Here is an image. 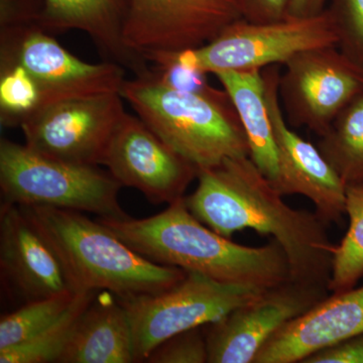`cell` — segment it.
<instances>
[{
	"mask_svg": "<svg viewBox=\"0 0 363 363\" xmlns=\"http://www.w3.org/2000/svg\"><path fill=\"white\" fill-rule=\"evenodd\" d=\"M121 94L150 130L198 171L250 156L245 128L226 91L208 96L173 89L150 69L126 79Z\"/></svg>",
	"mask_w": 363,
	"mask_h": 363,
	"instance_id": "277c9868",
	"label": "cell"
},
{
	"mask_svg": "<svg viewBox=\"0 0 363 363\" xmlns=\"http://www.w3.org/2000/svg\"><path fill=\"white\" fill-rule=\"evenodd\" d=\"M128 1L124 42L143 59L150 52L202 47L242 18L235 0Z\"/></svg>",
	"mask_w": 363,
	"mask_h": 363,
	"instance_id": "7c38bea8",
	"label": "cell"
},
{
	"mask_svg": "<svg viewBox=\"0 0 363 363\" xmlns=\"http://www.w3.org/2000/svg\"><path fill=\"white\" fill-rule=\"evenodd\" d=\"M363 333V286L332 293L286 324L255 363H301L317 351Z\"/></svg>",
	"mask_w": 363,
	"mask_h": 363,
	"instance_id": "2e32d148",
	"label": "cell"
},
{
	"mask_svg": "<svg viewBox=\"0 0 363 363\" xmlns=\"http://www.w3.org/2000/svg\"><path fill=\"white\" fill-rule=\"evenodd\" d=\"M301 363H363V333L317 351Z\"/></svg>",
	"mask_w": 363,
	"mask_h": 363,
	"instance_id": "83f0119b",
	"label": "cell"
},
{
	"mask_svg": "<svg viewBox=\"0 0 363 363\" xmlns=\"http://www.w3.org/2000/svg\"><path fill=\"white\" fill-rule=\"evenodd\" d=\"M214 75L240 116L247 136L250 159L272 183L278 174V155L262 70L220 71Z\"/></svg>",
	"mask_w": 363,
	"mask_h": 363,
	"instance_id": "d6986e66",
	"label": "cell"
},
{
	"mask_svg": "<svg viewBox=\"0 0 363 363\" xmlns=\"http://www.w3.org/2000/svg\"><path fill=\"white\" fill-rule=\"evenodd\" d=\"M326 286L288 281L207 325L208 363H255L286 324L328 296Z\"/></svg>",
	"mask_w": 363,
	"mask_h": 363,
	"instance_id": "8fae6325",
	"label": "cell"
},
{
	"mask_svg": "<svg viewBox=\"0 0 363 363\" xmlns=\"http://www.w3.org/2000/svg\"><path fill=\"white\" fill-rule=\"evenodd\" d=\"M330 0H291L289 16L307 18L323 13Z\"/></svg>",
	"mask_w": 363,
	"mask_h": 363,
	"instance_id": "f546056e",
	"label": "cell"
},
{
	"mask_svg": "<svg viewBox=\"0 0 363 363\" xmlns=\"http://www.w3.org/2000/svg\"><path fill=\"white\" fill-rule=\"evenodd\" d=\"M198 185L185 197L191 213L226 238L252 229L283 247L292 281L328 289L333 243L316 212L289 206L250 157L226 159L198 171Z\"/></svg>",
	"mask_w": 363,
	"mask_h": 363,
	"instance_id": "6da1fadb",
	"label": "cell"
},
{
	"mask_svg": "<svg viewBox=\"0 0 363 363\" xmlns=\"http://www.w3.org/2000/svg\"><path fill=\"white\" fill-rule=\"evenodd\" d=\"M266 290L229 285L187 272L181 281L161 293L118 298L130 317L135 362H145L150 353L172 336L214 323Z\"/></svg>",
	"mask_w": 363,
	"mask_h": 363,
	"instance_id": "8992f818",
	"label": "cell"
},
{
	"mask_svg": "<svg viewBox=\"0 0 363 363\" xmlns=\"http://www.w3.org/2000/svg\"><path fill=\"white\" fill-rule=\"evenodd\" d=\"M96 293L85 291L56 323L20 345L0 350V363L57 362L70 338L76 320Z\"/></svg>",
	"mask_w": 363,
	"mask_h": 363,
	"instance_id": "603a6c76",
	"label": "cell"
},
{
	"mask_svg": "<svg viewBox=\"0 0 363 363\" xmlns=\"http://www.w3.org/2000/svg\"><path fill=\"white\" fill-rule=\"evenodd\" d=\"M7 65L23 67L33 76L42 93V107L71 98L121 93L126 80L123 66L111 61L86 63L39 25L0 30V66Z\"/></svg>",
	"mask_w": 363,
	"mask_h": 363,
	"instance_id": "ba28073f",
	"label": "cell"
},
{
	"mask_svg": "<svg viewBox=\"0 0 363 363\" xmlns=\"http://www.w3.org/2000/svg\"><path fill=\"white\" fill-rule=\"evenodd\" d=\"M136 252L162 266L197 272L229 285L271 289L291 281L283 247L272 238L259 247L224 238L191 213L185 197L147 218H98Z\"/></svg>",
	"mask_w": 363,
	"mask_h": 363,
	"instance_id": "7a4b0ae2",
	"label": "cell"
},
{
	"mask_svg": "<svg viewBox=\"0 0 363 363\" xmlns=\"http://www.w3.org/2000/svg\"><path fill=\"white\" fill-rule=\"evenodd\" d=\"M79 292L62 294L25 303L0 320V350L30 340L64 316L80 297Z\"/></svg>",
	"mask_w": 363,
	"mask_h": 363,
	"instance_id": "7402d4cb",
	"label": "cell"
},
{
	"mask_svg": "<svg viewBox=\"0 0 363 363\" xmlns=\"http://www.w3.org/2000/svg\"><path fill=\"white\" fill-rule=\"evenodd\" d=\"M101 166L121 187L136 189L154 204L181 198L198 169L169 147L140 117L125 113L114 130Z\"/></svg>",
	"mask_w": 363,
	"mask_h": 363,
	"instance_id": "4fadbf2b",
	"label": "cell"
},
{
	"mask_svg": "<svg viewBox=\"0 0 363 363\" xmlns=\"http://www.w3.org/2000/svg\"><path fill=\"white\" fill-rule=\"evenodd\" d=\"M121 184L98 166L71 164L43 156L6 138L0 142V189L4 202L45 206L123 219Z\"/></svg>",
	"mask_w": 363,
	"mask_h": 363,
	"instance_id": "5b68a950",
	"label": "cell"
},
{
	"mask_svg": "<svg viewBox=\"0 0 363 363\" xmlns=\"http://www.w3.org/2000/svg\"><path fill=\"white\" fill-rule=\"evenodd\" d=\"M42 107V93L33 76L20 65L0 66V123L21 126Z\"/></svg>",
	"mask_w": 363,
	"mask_h": 363,
	"instance_id": "cb8c5ba5",
	"label": "cell"
},
{
	"mask_svg": "<svg viewBox=\"0 0 363 363\" xmlns=\"http://www.w3.org/2000/svg\"><path fill=\"white\" fill-rule=\"evenodd\" d=\"M57 362H135L130 317L116 296L107 291L94 296L76 320Z\"/></svg>",
	"mask_w": 363,
	"mask_h": 363,
	"instance_id": "ac0fdd59",
	"label": "cell"
},
{
	"mask_svg": "<svg viewBox=\"0 0 363 363\" xmlns=\"http://www.w3.org/2000/svg\"><path fill=\"white\" fill-rule=\"evenodd\" d=\"M121 93L71 98L45 105L21 124L26 147L51 159L100 166L125 113Z\"/></svg>",
	"mask_w": 363,
	"mask_h": 363,
	"instance_id": "9c48e42d",
	"label": "cell"
},
{
	"mask_svg": "<svg viewBox=\"0 0 363 363\" xmlns=\"http://www.w3.org/2000/svg\"><path fill=\"white\" fill-rule=\"evenodd\" d=\"M1 278L25 303L79 292L47 238L18 205L0 207Z\"/></svg>",
	"mask_w": 363,
	"mask_h": 363,
	"instance_id": "9a60e30c",
	"label": "cell"
},
{
	"mask_svg": "<svg viewBox=\"0 0 363 363\" xmlns=\"http://www.w3.org/2000/svg\"><path fill=\"white\" fill-rule=\"evenodd\" d=\"M145 362L206 363L207 342L202 327L181 332L167 339L150 353Z\"/></svg>",
	"mask_w": 363,
	"mask_h": 363,
	"instance_id": "484cf974",
	"label": "cell"
},
{
	"mask_svg": "<svg viewBox=\"0 0 363 363\" xmlns=\"http://www.w3.org/2000/svg\"><path fill=\"white\" fill-rule=\"evenodd\" d=\"M262 75L278 155V174L272 186L283 196H305L325 223H340L346 215L345 184L317 147L289 128L279 101V65L267 67Z\"/></svg>",
	"mask_w": 363,
	"mask_h": 363,
	"instance_id": "5bb4252c",
	"label": "cell"
},
{
	"mask_svg": "<svg viewBox=\"0 0 363 363\" xmlns=\"http://www.w3.org/2000/svg\"><path fill=\"white\" fill-rule=\"evenodd\" d=\"M337 35V48L363 69V0H330L326 7Z\"/></svg>",
	"mask_w": 363,
	"mask_h": 363,
	"instance_id": "d4e9b609",
	"label": "cell"
},
{
	"mask_svg": "<svg viewBox=\"0 0 363 363\" xmlns=\"http://www.w3.org/2000/svg\"><path fill=\"white\" fill-rule=\"evenodd\" d=\"M20 207L54 248L78 291H107L128 300L168 290L187 274L145 259L83 212Z\"/></svg>",
	"mask_w": 363,
	"mask_h": 363,
	"instance_id": "3957f363",
	"label": "cell"
},
{
	"mask_svg": "<svg viewBox=\"0 0 363 363\" xmlns=\"http://www.w3.org/2000/svg\"><path fill=\"white\" fill-rule=\"evenodd\" d=\"M346 215L350 219L347 231L333 247L328 284L331 293L354 288L363 278V182L346 186Z\"/></svg>",
	"mask_w": 363,
	"mask_h": 363,
	"instance_id": "44dd1931",
	"label": "cell"
},
{
	"mask_svg": "<svg viewBox=\"0 0 363 363\" xmlns=\"http://www.w3.org/2000/svg\"><path fill=\"white\" fill-rule=\"evenodd\" d=\"M128 6V0H45L40 26L49 33L84 32L112 62L140 76L150 66L124 42Z\"/></svg>",
	"mask_w": 363,
	"mask_h": 363,
	"instance_id": "e0dca14e",
	"label": "cell"
},
{
	"mask_svg": "<svg viewBox=\"0 0 363 363\" xmlns=\"http://www.w3.org/2000/svg\"><path fill=\"white\" fill-rule=\"evenodd\" d=\"M337 45V35L327 9L307 18L288 16L272 23L233 21L215 39L196 48L197 67L206 74L220 71L264 70L285 64L314 48Z\"/></svg>",
	"mask_w": 363,
	"mask_h": 363,
	"instance_id": "52a82bcc",
	"label": "cell"
},
{
	"mask_svg": "<svg viewBox=\"0 0 363 363\" xmlns=\"http://www.w3.org/2000/svg\"><path fill=\"white\" fill-rule=\"evenodd\" d=\"M241 18L250 23H272L289 16L291 0H235Z\"/></svg>",
	"mask_w": 363,
	"mask_h": 363,
	"instance_id": "f1b7e54d",
	"label": "cell"
},
{
	"mask_svg": "<svg viewBox=\"0 0 363 363\" xmlns=\"http://www.w3.org/2000/svg\"><path fill=\"white\" fill-rule=\"evenodd\" d=\"M317 147L346 186L363 182V89L343 109Z\"/></svg>",
	"mask_w": 363,
	"mask_h": 363,
	"instance_id": "ffe728a7",
	"label": "cell"
},
{
	"mask_svg": "<svg viewBox=\"0 0 363 363\" xmlns=\"http://www.w3.org/2000/svg\"><path fill=\"white\" fill-rule=\"evenodd\" d=\"M279 76V96L286 121L315 135L326 133L338 114L363 89V69L337 45L314 48L294 56Z\"/></svg>",
	"mask_w": 363,
	"mask_h": 363,
	"instance_id": "30bf717a",
	"label": "cell"
},
{
	"mask_svg": "<svg viewBox=\"0 0 363 363\" xmlns=\"http://www.w3.org/2000/svg\"><path fill=\"white\" fill-rule=\"evenodd\" d=\"M45 0H0V30L39 25Z\"/></svg>",
	"mask_w": 363,
	"mask_h": 363,
	"instance_id": "4316f807",
	"label": "cell"
}]
</instances>
